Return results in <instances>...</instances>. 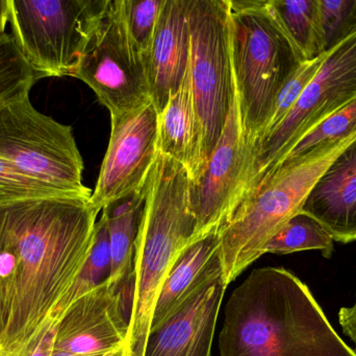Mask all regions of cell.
<instances>
[{"label": "cell", "mask_w": 356, "mask_h": 356, "mask_svg": "<svg viewBox=\"0 0 356 356\" xmlns=\"http://www.w3.org/2000/svg\"><path fill=\"white\" fill-rule=\"evenodd\" d=\"M98 211L91 196L0 205V356H20L87 261Z\"/></svg>", "instance_id": "1"}, {"label": "cell", "mask_w": 356, "mask_h": 356, "mask_svg": "<svg viewBox=\"0 0 356 356\" xmlns=\"http://www.w3.org/2000/svg\"><path fill=\"white\" fill-rule=\"evenodd\" d=\"M221 356H356L309 286L284 268L254 270L230 295Z\"/></svg>", "instance_id": "2"}, {"label": "cell", "mask_w": 356, "mask_h": 356, "mask_svg": "<svg viewBox=\"0 0 356 356\" xmlns=\"http://www.w3.org/2000/svg\"><path fill=\"white\" fill-rule=\"evenodd\" d=\"M186 169L159 152L150 171L135 246L129 330L124 356H144L159 293L184 248L197 238Z\"/></svg>", "instance_id": "3"}, {"label": "cell", "mask_w": 356, "mask_h": 356, "mask_svg": "<svg viewBox=\"0 0 356 356\" xmlns=\"http://www.w3.org/2000/svg\"><path fill=\"white\" fill-rule=\"evenodd\" d=\"M356 135L278 165L220 229L218 256L226 286L266 254L268 244L302 210L312 188Z\"/></svg>", "instance_id": "4"}, {"label": "cell", "mask_w": 356, "mask_h": 356, "mask_svg": "<svg viewBox=\"0 0 356 356\" xmlns=\"http://www.w3.org/2000/svg\"><path fill=\"white\" fill-rule=\"evenodd\" d=\"M230 50L241 123L247 142L263 133L284 84L305 63L268 0H228Z\"/></svg>", "instance_id": "5"}, {"label": "cell", "mask_w": 356, "mask_h": 356, "mask_svg": "<svg viewBox=\"0 0 356 356\" xmlns=\"http://www.w3.org/2000/svg\"><path fill=\"white\" fill-rule=\"evenodd\" d=\"M0 158L19 173L69 196H91L72 127L39 112L29 92L0 102Z\"/></svg>", "instance_id": "6"}, {"label": "cell", "mask_w": 356, "mask_h": 356, "mask_svg": "<svg viewBox=\"0 0 356 356\" xmlns=\"http://www.w3.org/2000/svg\"><path fill=\"white\" fill-rule=\"evenodd\" d=\"M108 0H10L12 37L38 79L71 77Z\"/></svg>", "instance_id": "7"}, {"label": "cell", "mask_w": 356, "mask_h": 356, "mask_svg": "<svg viewBox=\"0 0 356 356\" xmlns=\"http://www.w3.org/2000/svg\"><path fill=\"white\" fill-rule=\"evenodd\" d=\"M191 82L209 161L236 93L228 0H190Z\"/></svg>", "instance_id": "8"}, {"label": "cell", "mask_w": 356, "mask_h": 356, "mask_svg": "<svg viewBox=\"0 0 356 356\" xmlns=\"http://www.w3.org/2000/svg\"><path fill=\"white\" fill-rule=\"evenodd\" d=\"M355 98L356 31L326 54L319 70L288 116L269 137L253 146L247 196L275 169L307 132Z\"/></svg>", "instance_id": "9"}, {"label": "cell", "mask_w": 356, "mask_h": 356, "mask_svg": "<svg viewBox=\"0 0 356 356\" xmlns=\"http://www.w3.org/2000/svg\"><path fill=\"white\" fill-rule=\"evenodd\" d=\"M71 77L87 84L111 118L152 102L144 56L125 22L123 0H108L97 29Z\"/></svg>", "instance_id": "10"}, {"label": "cell", "mask_w": 356, "mask_h": 356, "mask_svg": "<svg viewBox=\"0 0 356 356\" xmlns=\"http://www.w3.org/2000/svg\"><path fill=\"white\" fill-rule=\"evenodd\" d=\"M252 148L241 123L238 95L200 179L191 184V209L197 219V238L220 231L248 194Z\"/></svg>", "instance_id": "11"}, {"label": "cell", "mask_w": 356, "mask_h": 356, "mask_svg": "<svg viewBox=\"0 0 356 356\" xmlns=\"http://www.w3.org/2000/svg\"><path fill=\"white\" fill-rule=\"evenodd\" d=\"M108 150L91 203L100 212L145 185L158 158L159 113L152 102L111 118Z\"/></svg>", "instance_id": "12"}, {"label": "cell", "mask_w": 356, "mask_h": 356, "mask_svg": "<svg viewBox=\"0 0 356 356\" xmlns=\"http://www.w3.org/2000/svg\"><path fill=\"white\" fill-rule=\"evenodd\" d=\"M127 296L133 282L108 281L77 299L56 321L54 350L75 356L124 351L129 330Z\"/></svg>", "instance_id": "13"}, {"label": "cell", "mask_w": 356, "mask_h": 356, "mask_svg": "<svg viewBox=\"0 0 356 356\" xmlns=\"http://www.w3.org/2000/svg\"><path fill=\"white\" fill-rule=\"evenodd\" d=\"M226 288L222 269L218 270L158 330L150 334L144 356H211Z\"/></svg>", "instance_id": "14"}, {"label": "cell", "mask_w": 356, "mask_h": 356, "mask_svg": "<svg viewBox=\"0 0 356 356\" xmlns=\"http://www.w3.org/2000/svg\"><path fill=\"white\" fill-rule=\"evenodd\" d=\"M190 0H165L149 50L146 70L150 100L159 115L177 91L190 60Z\"/></svg>", "instance_id": "15"}, {"label": "cell", "mask_w": 356, "mask_h": 356, "mask_svg": "<svg viewBox=\"0 0 356 356\" xmlns=\"http://www.w3.org/2000/svg\"><path fill=\"white\" fill-rule=\"evenodd\" d=\"M301 211L318 219L334 242H355L356 138L317 180Z\"/></svg>", "instance_id": "16"}, {"label": "cell", "mask_w": 356, "mask_h": 356, "mask_svg": "<svg viewBox=\"0 0 356 356\" xmlns=\"http://www.w3.org/2000/svg\"><path fill=\"white\" fill-rule=\"evenodd\" d=\"M159 148L162 154L186 169L191 184L198 182L207 160L202 125L193 95L190 65L177 91L159 115Z\"/></svg>", "instance_id": "17"}, {"label": "cell", "mask_w": 356, "mask_h": 356, "mask_svg": "<svg viewBox=\"0 0 356 356\" xmlns=\"http://www.w3.org/2000/svg\"><path fill=\"white\" fill-rule=\"evenodd\" d=\"M218 245L219 231H216L182 250L159 293L150 334L158 330L207 278L222 269Z\"/></svg>", "instance_id": "18"}, {"label": "cell", "mask_w": 356, "mask_h": 356, "mask_svg": "<svg viewBox=\"0 0 356 356\" xmlns=\"http://www.w3.org/2000/svg\"><path fill=\"white\" fill-rule=\"evenodd\" d=\"M148 180L137 192L115 201L102 210L108 219L112 256L108 280L115 284L133 282L136 240L145 207Z\"/></svg>", "instance_id": "19"}, {"label": "cell", "mask_w": 356, "mask_h": 356, "mask_svg": "<svg viewBox=\"0 0 356 356\" xmlns=\"http://www.w3.org/2000/svg\"><path fill=\"white\" fill-rule=\"evenodd\" d=\"M268 6L305 61L325 54L318 0H268Z\"/></svg>", "instance_id": "20"}, {"label": "cell", "mask_w": 356, "mask_h": 356, "mask_svg": "<svg viewBox=\"0 0 356 356\" xmlns=\"http://www.w3.org/2000/svg\"><path fill=\"white\" fill-rule=\"evenodd\" d=\"M112 270L110 238H108V219L102 212V217L96 222L93 244L91 251L83 267L70 288L54 307L50 322L56 323L63 314L75 302L77 299L85 296L94 288L102 286L110 279Z\"/></svg>", "instance_id": "21"}, {"label": "cell", "mask_w": 356, "mask_h": 356, "mask_svg": "<svg viewBox=\"0 0 356 356\" xmlns=\"http://www.w3.org/2000/svg\"><path fill=\"white\" fill-rule=\"evenodd\" d=\"M309 250L320 251L322 256L330 258L334 240L318 219L300 211L268 244L266 254L288 255Z\"/></svg>", "instance_id": "22"}, {"label": "cell", "mask_w": 356, "mask_h": 356, "mask_svg": "<svg viewBox=\"0 0 356 356\" xmlns=\"http://www.w3.org/2000/svg\"><path fill=\"white\" fill-rule=\"evenodd\" d=\"M355 135H356V98L327 118L324 119L311 131L307 132L293 146L292 150L282 159L280 164L290 162V161L300 160L318 152L321 148Z\"/></svg>", "instance_id": "23"}, {"label": "cell", "mask_w": 356, "mask_h": 356, "mask_svg": "<svg viewBox=\"0 0 356 356\" xmlns=\"http://www.w3.org/2000/svg\"><path fill=\"white\" fill-rule=\"evenodd\" d=\"M38 79L12 36L6 33L0 40V102L31 92Z\"/></svg>", "instance_id": "24"}, {"label": "cell", "mask_w": 356, "mask_h": 356, "mask_svg": "<svg viewBox=\"0 0 356 356\" xmlns=\"http://www.w3.org/2000/svg\"><path fill=\"white\" fill-rule=\"evenodd\" d=\"M324 54L356 31V0H318Z\"/></svg>", "instance_id": "25"}, {"label": "cell", "mask_w": 356, "mask_h": 356, "mask_svg": "<svg viewBox=\"0 0 356 356\" xmlns=\"http://www.w3.org/2000/svg\"><path fill=\"white\" fill-rule=\"evenodd\" d=\"M325 56L326 54H322V56H318L314 60L305 61L297 69L296 72L284 84V87L282 88L277 98H276L275 102H274L269 121H268L263 133L261 134L253 146L269 137L280 127V123L288 116L289 113L292 110L293 107L295 106L302 92L305 91L309 82L314 79L316 73L319 70Z\"/></svg>", "instance_id": "26"}, {"label": "cell", "mask_w": 356, "mask_h": 356, "mask_svg": "<svg viewBox=\"0 0 356 356\" xmlns=\"http://www.w3.org/2000/svg\"><path fill=\"white\" fill-rule=\"evenodd\" d=\"M164 3L165 0H123L127 29L144 58L152 45Z\"/></svg>", "instance_id": "27"}, {"label": "cell", "mask_w": 356, "mask_h": 356, "mask_svg": "<svg viewBox=\"0 0 356 356\" xmlns=\"http://www.w3.org/2000/svg\"><path fill=\"white\" fill-rule=\"evenodd\" d=\"M69 196L49 186L29 179L19 173L12 164L0 158V205L26 199Z\"/></svg>", "instance_id": "28"}, {"label": "cell", "mask_w": 356, "mask_h": 356, "mask_svg": "<svg viewBox=\"0 0 356 356\" xmlns=\"http://www.w3.org/2000/svg\"><path fill=\"white\" fill-rule=\"evenodd\" d=\"M54 332H56V323L48 326L45 332L40 336L37 343L24 355L20 356H51Z\"/></svg>", "instance_id": "29"}, {"label": "cell", "mask_w": 356, "mask_h": 356, "mask_svg": "<svg viewBox=\"0 0 356 356\" xmlns=\"http://www.w3.org/2000/svg\"><path fill=\"white\" fill-rule=\"evenodd\" d=\"M339 322L345 336L353 341L356 349V294L355 303L351 307H342L339 311Z\"/></svg>", "instance_id": "30"}, {"label": "cell", "mask_w": 356, "mask_h": 356, "mask_svg": "<svg viewBox=\"0 0 356 356\" xmlns=\"http://www.w3.org/2000/svg\"><path fill=\"white\" fill-rule=\"evenodd\" d=\"M10 0H0V40L6 35V27L8 23V15H10Z\"/></svg>", "instance_id": "31"}]
</instances>
